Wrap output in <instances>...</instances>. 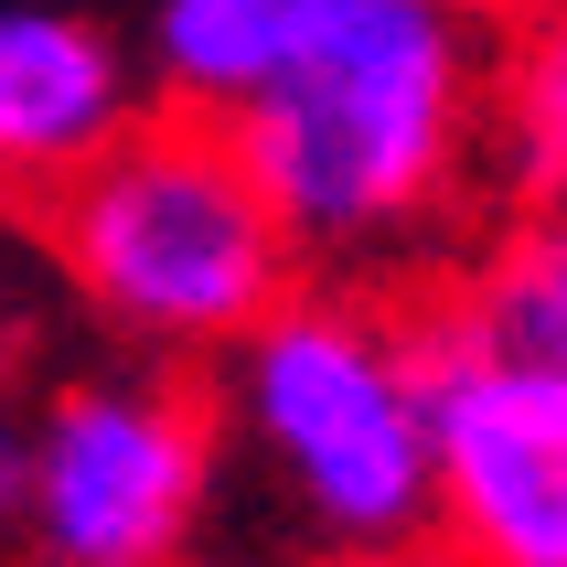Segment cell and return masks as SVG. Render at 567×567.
I'll use <instances>...</instances> for the list:
<instances>
[{
  "label": "cell",
  "mask_w": 567,
  "mask_h": 567,
  "mask_svg": "<svg viewBox=\"0 0 567 567\" xmlns=\"http://www.w3.org/2000/svg\"><path fill=\"white\" fill-rule=\"evenodd\" d=\"M493 32L472 0H364L300 75L236 107L225 140L300 257H385L450 215L482 161Z\"/></svg>",
  "instance_id": "cell-1"
},
{
  "label": "cell",
  "mask_w": 567,
  "mask_h": 567,
  "mask_svg": "<svg viewBox=\"0 0 567 567\" xmlns=\"http://www.w3.org/2000/svg\"><path fill=\"white\" fill-rule=\"evenodd\" d=\"M32 236L64 300L151 364H215L300 279V247L236 140L183 107H140L96 161H75Z\"/></svg>",
  "instance_id": "cell-2"
},
{
  "label": "cell",
  "mask_w": 567,
  "mask_h": 567,
  "mask_svg": "<svg viewBox=\"0 0 567 567\" xmlns=\"http://www.w3.org/2000/svg\"><path fill=\"white\" fill-rule=\"evenodd\" d=\"M215 429L311 546L429 536V321L375 289H300L215 353Z\"/></svg>",
  "instance_id": "cell-3"
},
{
  "label": "cell",
  "mask_w": 567,
  "mask_h": 567,
  "mask_svg": "<svg viewBox=\"0 0 567 567\" xmlns=\"http://www.w3.org/2000/svg\"><path fill=\"white\" fill-rule=\"evenodd\" d=\"M32 417V493H22V546L32 567H161L193 557L215 514L225 429L215 396H193L183 364H86L64 375Z\"/></svg>",
  "instance_id": "cell-4"
},
{
  "label": "cell",
  "mask_w": 567,
  "mask_h": 567,
  "mask_svg": "<svg viewBox=\"0 0 567 567\" xmlns=\"http://www.w3.org/2000/svg\"><path fill=\"white\" fill-rule=\"evenodd\" d=\"M429 536L461 567H567V375L429 321Z\"/></svg>",
  "instance_id": "cell-5"
},
{
  "label": "cell",
  "mask_w": 567,
  "mask_h": 567,
  "mask_svg": "<svg viewBox=\"0 0 567 567\" xmlns=\"http://www.w3.org/2000/svg\"><path fill=\"white\" fill-rule=\"evenodd\" d=\"M140 54L96 11L64 0H0V193H54L140 118Z\"/></svg>",
  "instance_id": "cell-6"
},
{
  "label": "cell",
  "mask_w": 567,
  "mask_h": 567,
  "mask_svg": "<svg viewBox=\"0 0 567 567\" xmlns=\"http://www.w3.org/2000/svg\"><path fill=\"white\" fill-rule=\"evenodd\" d=\"M364 0H151L140 22V75L161 86V107L183 118H236L257 96L300 75V64L353 22Z\"/></svg>",
  "instance_id": "cell-7"
},
{
  "label": "cell",
  "mask_w": 567,
  "mask_h": 567,
  "mask_svg": "<svg viewBox=\"0 0 567 567\" xmlns=\"http://www.w3.org/2000/svg\"><path fill=\"white\" fill-rule=\"evenodd\" d=\"M450 332L504 364L567 375V204H525V215L482 247V268L450 300Z\"/></svg>",
  "instance_id": "cell-8"
},
{
  "label": "cell",
  "mask_w": 567,
  "mask_h": 567,
  "mask_svg": "<svg viewBox=\"0 0 567 567\" xmlns=\"http://www.w3.org/2000/svg\"><path fill=\"white\" fill-rule=\"evenodd\" d=\"M482 161L514 204H567V0H536L482 86Z\"/></svg>",
  "instance_id": "cell-9"
},
{
  "label": "cell",
  "mask_w": 567,
  "mask_h": 567,
  "mask_svg": "<svg viewBox=\"0 0 567 567\" xmlns=\"http://www.w3.org/2000/svg\"><path fill=\"white\" fill-rule=\"evenodd\" d=\"M43 279H54V268H43V236H32V225L0 204V375H11V364L32 353V321H43Z\"/></svg>",
  "instance_id": "cell-10"
},
{
  "label": "cell",
  "mask_w": 567,
  "mask_h": 567,
  "mask_svg": "<svg viewBox=\"0 0 567 567\" xmlns=\"http://www.w3.org/2000/svg\"><path fill=\"white\" fill-rule=\"evenodd\" d=\"M22 493H32V417L0 396V536H22Z\"/></svg>",
  "instance_id": "cell-11"
},
{
  "label": "cell",
  "mask_w": 567,
  "mask_h": 567,
  "mask_svg": "<svg viewBox=\"0 0 567 567\" xmlns=\"http://www.w3.org/2000/svg\"><path fill=\"white\" fill-rule=\"evenodd\" d=\"M311 567H461L440 536H385V546H311Z\"/></svg>",
  "instance_id": "cell-12"
},
{
  "label": "cell",
  "mask_w": 567,
  "mask_h": 567,
  "mask_svg": "<svg viewBox=\"0 0 567 567\" xmlns=\"http://www.w3.org/2000/svg\"><path fill=\"white\" fill-rule=\"evenodd\" d=\"M161 567H215V557H161Z\"/></svg>",
  "instance_id": "cell-13"
}]
</instances>
